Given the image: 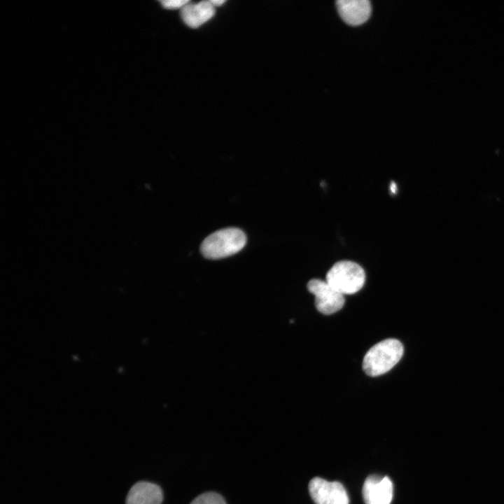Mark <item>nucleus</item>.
I'll return each mask as SVG.
<instances>
[{
    "mask_svg": "<svg viewBox=\"0 0 504 504\" xmlns=\"http://www.w3.org/2000/svg\"><path fill=\"white\" fill-rule=\"evenodd\" d=\"M402 343L396 339H386L372 346L363 361L364 372L370 377L382 375L393 368L403 355Z\"/></svg>",
    "mask_w": 504,
    "mask_h": 504,
    "instance_id": "obj_1",
    "label": "nucleus"
},
{
    "mask_svg": "<svg viewBox=\"0 0 504 504\" xmlns=\"http://www.w3.org/2000/svg\"><path fill=\"white\" fill-rule=\"evenodd\" d=\"M246 242V234L241 230L228 227L209 235L202 243L200 250L206 258L219 259L237 253Z\"/></svg>",
    "mask_w": 504,
    "mask_h": 504,
    "instance_id": "obj_2",
    "label": "nucleus"
},
{
    "mask_svg": "<svg viewBox=\"0 0 504 504\" xmlns=\"http://www.w3.org/2000/svg\"><path fill=\"white\" fill-rule=\"evenodd\" d=\"M326 281L342 295H352L364 286L365 274L358 263L341 260L335 262L328 270Z\"/></svg>",
    "mask_w": 504,
    "mask_h": 504,
    "instance_id": "obj_3",
    "label": "nucleus"
},
{
    "mask_svg": "<svg viewBox=\"0 0 504 504\" xmlns=\"http://www.w3.org/2000/svg\"><path fill=\"white\" fill-rule=\"evenodd\" d=\"M307 289L315 296L317 310L323 314H332L344 306V295L333 288L326 280L312 279L307 284Z\"/></svg>",
    "mask_w": 504,
    "mask_h": 504,
    "instance_id": "obj_4",
    "label": "nucleus"
},
{
    "mask_svg": "<svg viewBox=\"0 0 504 504\" xmlns=\"http://www.w3.org/2000/svg\"><path fill=\"white\" fill-rule=\"evenodd\" d=\"M309 491L316 504H349L346 491L338 482L315 477L309 484Z\"/></svg>",
    "mask_w": 504,
    "mask_h": 504,
    "instance_id": "obj_5",
    "label": "nucleus"
},
{
    "mask_svg": "<svg viewBox=\"0 0 504 504\" xmlns=\"http://www.w3.org/2000/svg\"><path fill=\"white\" fill-rule=\"evenodd\" d=\"M393 491V483L387 476L370 475L366 478L363 487L366 504H390Z\"/></svg>",
    "mask_w": 504,
    "mask_h": 504,
    "instance_id": "obj_6",
    "label": "nucleus"
},
{
    "mask_svg": "<svg viewBox=\"0 0 504 504\" xmlns=\"http://www.w3.org/2000/svg\"><path fill=\"white\" fill-rule=\"evenodd\" d=\"M336 4L342 18L351 25L363 24L371 13V4L368 0H338Z\"/></svg>",
    "mask_w": 504,
    "mask_h": 504,
    "instance_id": "obj_7",
    "label": "nucleus"
},
{
    "mask_svg": "<svg viewBox=\"0 0 504 504\" xmlns=\"http://www.w3.org/2000/svg\"><path fill=\"white\" fill-rule=\"evenodd\" d=\"M163 494L161 488L149 482H138L130 489L126 504H161Z\"/></svg>",
    "mask_w": 504,
    "mask_h": 504,
    "instance_id": "obj_8",
    "label": "nucleus"
},
{
    "mask_svg": "<svg viewBox=\"0 0 504 504\" xmlns=\"http://www.w3.org/2000/svg\"><path fill=\"white\" fill-rule=\"evenodd\" d=\"M215 6L210 1L188 3L181 8L183 21L191 28H197L215 15Z\"/></svg>",
    "mask_w": 504,
    "mask_h": 504,
    "instance_id": "obj_9",
    "label": "nucleus"
},
{
    "mask_svg": "<svg viewBox=\"0 0 504 504\" xmlns=\"http://www.w3.org/2000/svg\"><path fill=\"white\" fill-rule=\"evenodd\" d=\"M190 504H226V503L220 494L206 492L195 498Z\"/></svg>",
    "mask_w": 504,
    "mask_h": 504,
    "instance_id": "obj_10",
    "label": "nucleus"
},
{
    "mask_svg": "<svg viewBox=\"0 0 504 504\" xmlns=\"http://www.w3.org/2000/svg\"><path fill=\"white\" fill-rule=\"evenodd\" d=\"M189 2L190 1L187 0H166L160 1L162 6L168 9L182 8Z\"/></svg>",
    "mask_w": 504,
    "mask_h": 504,
    "instance_id": "obj_11",
    "label": "nucleus"
},
{
    "mask_svg": "<svg viewBox=\"0 0 504 504\" xmlns=\"http://www.w3.org/2000/svg\"><path fill=\"white\" fill-rule=\"evenodd\" d=\"M210 1L214 6H220L225 3V1L223 0H211Z\"/></svg>",
    "mask_w": 504,
    "mask_h": 504,
    "instance_id": "obj_12",
    "label": "nucleus"
},
{
    "mask_svg": "<svg viewBox=\"0 0 504 504\" xmlns=\"http://www.w3.org/2000/svg\"><path fill=\"white\" fill-rule=\"evenodd\" d=\"M397 190L396 184L394 182L391 183V191L392 193H396Z\"/></svg>",
    "mask_w": 504,
    "mask_h": 504,
    "instance_id": "obj_13",
    "label": "nucleus"
}]
</instances>
